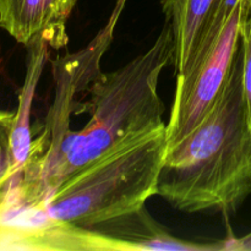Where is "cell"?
<instances>
[{"instance_id":"5","label":"cell","mask_w":251,"mask_h":251,"mask_svg":"<svg viewBox=\"0 0 251 251\" xmlns=\"http://www.w3.org/2000/svg\"><path fill=\"white\" fill-rule=\"evenodd\" d=\"M78 0H0V27L29 47L43 41L55 50L68 47L66 24Z\"/></svg>"},{"instance_id":"9","label":"cell","mask_w":251,"mask_h":251,"mask_svg":"<svg viewBox=\"0 0 251 251\" xmlns=\"http://www.w3.org/2000/svg\"><path fill=\"white\" fill-rule=\"evenodd\" d=\"M14 122L15 113L0 110V203L16 183L11 145Z\"/></svg>"},{"instance_id":"3","label":"cell","mask_w":251,"mask_h":251,"mask_svg":"<svg viewBox=\"0 0 251 251\" xmlns=\"http://www.w3.org/2000/svg\"><path fill=\"white\" fill-rule=\"evenodd\" d=\"M167 151V125L122 145L66 179L41 213L91 228L135 212L157 195Z\"/></svg>"},{"instance_id":"12","label":"cell","mask_w":251,"mask_h":251,"mask_svg":"<svg viewBox=\"0 0 251 251\" xmlns=\"http://www.w3.org/2000/svg\"><path fill=\"white\" fill-rule=\"evenodd\" d=\"M125 2H126V0H118V1H117V4L124 5V6H125Z\"/></svg>"},{"instance_id":"11","label":"cell","mask_w":251,"mask_h":251,"mask_svg":"<svg viewBox=\"0 0 251 251\" xmlns=\"http://www.w3.org/2000/svg\"><path fill=\"white\" fill-rule=\"evenodd\" d=\"M226 250L228 251H251V233L242 238H235L233 235L226 238Z\"/></svg>"},{"instance_id":"1","label":"cell","mask_w":251,"mask_h":251,"mask_svg":"<svg viewBox=\"0 0 251 251\" xmlns=\"http://www.w3.org/2000/svg\"><path fill=\"white\" fill-rule=\"evenodd\" d=\"M174 58L171 25L166 21L145 53L110 73L100 71L91 82L90 100L80 103L90 120L70 130L51 150L29 156L10 194L16 208L39 211L66 179L122 145L166 126V107L158 93L161 74Z\"/></svg>"},{"instance_id":"7","label":"cell","mask_w":251,"mask_h":251,"mask_svg":"<svg viewBox=\"0 0 251 251\" xmlns=\"http://www.w3.org/2000/svg\"><path fill=\"white\" fill-rule=\"evenodd\" d=\"M27 48H28V61H27L26 78H25V83L20 93L19 109L15 113L11 139L16 183H19L22 171L31 154L33 139H32V132L29 129V114H31L32 102H33L39 77L43 71L44 64L48 59L49 46L46 42L39 41Z\"/></svg>"},{"instance_id":"6","label":"cell","mask_w":251,"mask_h":251,"mask_svg":"<svg viewBox=\"0 0 251 251\" xmlns=\"http://www.w3.org/2000/svg\"><path fill=\"white\" fill-rule=\"evenodd\" d=\"M102 234L120 240L130 245L134 251L140 250H172V251H223L226 250L225 240H218L211 244L194 243L176 238L169 233L164 226L154 221L142 207L135 212L120 216L114 220L91 227Z\"/></svg>"},{"instance_id":"2","label":"cell","mask_w":251,"mask_h":251,"mask_svg":"<svg viewBox=\"0 0 251 251\" xmlns=\"http://www.w3.org/2000/svg\"><path fill=\"white\" fill-rule=\"evenodd\" d=\"M157 195L185 213L234 215L251 195V131L243 88V49L200 124L166 151Z\"/></svg>"},{"instance_id":"4","label":"cell","mask_w":251,"mask_h":251,"mask_svg":"<svg viewBox=\"0 0 251 251\" xmlns=\"http://www.w3.org/2000/svg\"><path fill=\"white\" fill-rule=\"evenodd\" d=\"M244 1L233 11L212 46L183 75L176 76V92L167 123V149L178 144L200 124L220 95L240 43L239 28Z\"/></svg>"},{"instance_id":"10","label":"cell","mask_w":251,"mask_h":251,"mask_svg":"<svg viewBox=\"0 0 251 251\" xmlns=\"http://www.w3.org/2000/svg\"><path fill=\"white\" fill-rule=\"evenodd\" d=\"M239 36L243 49V88L251 131V0H245L243 5Z\"/></svg>"},{"instance_id":"8","label":"cell","mask_w":251,"mask_h":251,"mask_svg":"<svg viewBox=\"0 0 251 251\" xmlns=\"http://www.w3.org/2000/svg\"><path fill=\"white\" fill-rule=\"evenodd\" d=\"M217 0H161L162 11L166 15L173 34L174 58L172 65L176 76L188 66L203 22Z\"/></svg>"}]
</instances>
